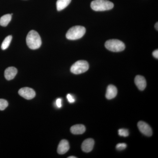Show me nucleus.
Listing matches in <instances>:
<instances>
[{"mask_svg": "<svg viewBox=\"0 0 158 158\" xmlns=\"http://www.w3.org/2000/svg\"><path fill=\"white\" fill-rule=\"evenodd\" d=\"M27 45L31 49L39 48L41 45V39L37 31L32 30L29 32L26 38Z\"/></svg>", "mask_w": 158, "mask_h": 158, "instance_id": "obj_1", "label": "nucleus"}, {"mask_svg": "<svg viewBox=\"0 0 158 158\" xmlns=\"http://www.w3.org/2000/svg\"><path fill=\"white\" fill-rule=\"evenodd\" d=\"M85 33L86 29L85 27L81 26H74L67 31L66 37L70 40H76L83 37Z\"/></svg>", "mask_w": 158, "mask_h": 158, "instance_id": "obj_2", "label": "nucleus"}, {"mask_svg": "<svg viewBox=\"0 0 158 158\" xmlns=\"http://www.w3.org/2000/svg\"><path fill=\"white\" fill-rule=\"evenodd\" d=\"M90 7L95 11H104L113 9L114 4L108 0H94L91 2Z\"/></svg>", "mask_w": 158, "mask_h": 158, "instance_id": "obj_3", "label": "nucleus"}, {"mask_svg": "<svg viewBox=\"0 0 158 158\" xmlns=\"http://www.w3.org/2000/svg\"><path fill=\"white\" fill-rule=\"evenodd\" d=\"M106 48L113 52H120L124 50L125 45L122 41L117 39L107 40L105 43Z\"/></svg>", "mask_w": 158, "mask_h": 158, "instance_id": "obj_4", "label": "nucleus"}, {"mask_svg": "<svg viewBox=\"0 0 158 158\" xmlns=\"http://www.w3.org/2000/svg\"><path fill=\"white\" fill-rule=\"evenodd\" d=\"M89 65L85 60H79L74 63L70 68V71L74 74H80L86 72L89 69Z\"/></svg>", "mask_w": 158, "mask_h": 158, "instance_id": "obj_5", "label": "nucleus"}, {"mask_svg": "<svg viewBox=\"0 0 158 158\" xmlns=\"http://www.w3.org/2000/svg\"><path fill=\"white\" fill-rule=\"evenodd\" d=\"M19 94L21 96L27 100L32 99L36 95L35 91L32 88L28 87L21 88L19 91Z\"/></svg>", "mask_w": 158, "mask_h": 158, "instance_id": "obj_6", "label": "nucleus"}, {"mask_svg": "<svg viewBox=\"0 0 158 158\" xmlns=\"http://www.w3.org/2000/svg\"><path fill=\"white\" fill-rule=\"evenodd\" d=\"M138 129L144 135L150 137L152 135V131L150 126L144 121H139L138 123Z\"/></svg>", "mask_w": 158, "mask_h": 158, "instance_id": "obj_7", "label": "nucleus"}, {"mask_svg": "<svg viewBox=\"0 0 158 158\" xmlns=\"http://www.w3.org/2000/svg\"><path fill=\"white\" fill-rule=\"evenodd\" d=\"M94 144V141L92 138L86 139L81 145L82 151L86 153L90 152L93 149Z\"/></svg>", "mask_w": 158, "mask_h": 158, "instance_id": "obj_8", "label": "nucleus"}, {"mask_svg": "<svg viewBox=\"0 0 158 158\" xmlns=\"http://www.w3.org/2000/svg\"><path fill=\"white\" fill-rule=\"evenodd\" d=\"M69 149V145L68 141L62 140L59 143L57 149V152L59 154H64L68 151Z\"/></svg>", "mask_w": 158, "mask_h": 158, "instance_id": "obj_9", "label": "nucleus"}, {"mask_svg": "<svg viewBox=\"0 0 158 158\" xmlns=\"http://www.w3.org/2000/svg\"><path fill=\"white\" fill-rule=\"evenodd\" d=\"M135 84L139 90H143L146 87V81L144 77L137 75L135 79Z\"/></svg>", "mask_w": 158, "mask_h": 158, "instance_id": "obj_10", "label": "nucleus"}, {"mask_svg": "<svg viewBox=\"0 0 158 158\" xmlns=\"http://www.w3.org/2000/svg\"><path fill=\"white\" fill-rule=\"evenodd\" d=\"M17 69L14 67L7 68L5 71V77L6 80L10 81L14 78L17 73Z\"/></svg>", "mask_w": 158, "mask_h": 158, "instance_id": "obj_11", "label": "nucleus"}, {"mask_svg": "<svg viewBox=\"0 0 158 158\" xmlns=\"http://www.w3.org/2000/svg\"><path fill=\"white\" fill-rule=\"evenodd\" d=\"M117 94V88L114 85H110L107 88L106 97L108 99L110 100L116 97Z\"/></svg>", "mask_w": 158, "mask_h": 158, "instance_id": "obj_12", "label": "nucleus"}, {"mask_svg": "<svg viewBox=\"0 0 158 158\" xmlns=\"http://www.w3.org/2000/svg\"><path fill=\"white\" fill-rule=\"evenodd\" d=\"M86 128L84 125L77 124L73 126L70 128L71 132L73 135H81L85 132Z\"/></svg>", "mask_w": 158, "mask_h": 158, "instance_id": "obj_13", "label": "nucleus"}, {"mask_svg": "<svg viewBox=\"0 0 158 158\" xmlns=\"http://www.w3.org/2000/svg\"><path fill=\"white\" fill-rule=\"evenodd\" d=\"M71 2V0H58L56 2L57 9L60 11L65 9L69 6Z\"/></svg>", "mask_w": 158, "mask_h": 158, "instance_id": "obj_14", "label": "nucleus"}, {"mask_svg": "<svg viewBox=\"0 0 158 158\" xmlns=\"http://www.w3.org/2000/svg\"><path fill=\"white\" fill-rule=\"evenodd\" d=\"M11 14H6L3 15L0 18V25L2 27H6L11 19Z\"/></svg>", "mask_w": 158, "mask_h": 158, "instance_id": "obj_15", "label": "nucleus"}, {"mask_svg": "<svg viewBox=\"0 0 158 158\" xmlns=\"http://www.w3.org/2000/svg\"><path fill=\"white\" fill-rule=\"evenodd\" d=\"M12 38V36H11V35H9V36H7V37L4 39V41H3L2 45H1V48H2L3 50H5L8 48L9 45H10V43H11Z\"/></svg>", "mask_w": 158, "mask_h": 158, "instance_id": "obj_16", "label": "nucleus"}, {"mask_svg": "<svg viewBox=\"0 0 158 158\" xmlns=\"http://www.w3.org/2000/svg\"><path fill=\"white\" fill-rule=\"evenodd\" d=\"M9 104L6 100L0 99V110H5L8 107Z\"/></svg>", "mask_w": 158, "mask_h": 158, "instance_id": "obj_17", "label": "nucleus"}, {"mask_svg": "<svg viewBox=\"0 0 158 158\" xmlns=\"http://www.w3.org/2000/svg\"><path fill=\"white\" fill-rule=\"evenodd\" d=\"M118 134L119 136L127 137L129 135L128 130L126 129H120L118 130Z\"/></svg>", "mask_w": 158, "mask_h": 158, "instance_id": "obj_18", "label": "nucleus"}, {"mask_svg": "<svg viewBox=\"0 0 158 158\" xmlns=\"http://www.w3.org/2000/svg\"><path fill=\"white\" fill-rule=\"evenodd\" d=\"M127 144L125 143H119L116 145V148L118 150L121 151L124 150L126 148Z\"/></svg>", "mask_w": 158, "mask_h": 158, "instance_id": "obj_19", "label": "nucleus"}, {"mask_svg": "<svg viewBox=\"0 0 158 158\" xmlns=\"http://www.w3.org/2000/svg\"><path fill=\"white\" fill-rule=\"evenodd\" d=\"M67 100H68V102H69L70 103H73L75 102V99L74 98L73 96L69 94H68L66 96Z\"/></svg>", "mask_w": 158, "mask_h": 158, "instance_id": "obj_20", "label": "nucleus"}, {"mask_svg": "<svg viewBox=\"0 0 158 158\" xmlns=\"http://www.w3.org/2000/svg\"><path fill=\"white\" fill-rule=\"evenodd\" d=\"M62 99L60 98H58L56 100V104L57 106L58 107V108H60L62 107Z\"/></svg>", "mask_w": 158, "mask_h": 158, "instance_id": "obj_21", "label": "nucleus"}, {"mask_svg": "<svg viewBox=\"0 0 158 158\" xmlns=\"http://www.w3.org/2000/svg\"><path fill=\"white\" fill-rule=\"evenodd\" d=\"M152 55L156 59H158V50L157 49L156 50L153 52Z\"/></svg>", "mask_w": 158, "mask_h": 158, "instance_id": "obj_22", "label": "nucleus"}, {"mask_svg": "<svg viewBox=\"0 0 158 158\" xmlns=\"http://www.w3.org/2000/svg\"><path fill=\"white\" fill-rule=\"evenodd\" d=\"M155 27L156 30L157 31H158V23H156V24H155Z\"/></svg>", "mask_w": 158, "mask_h": 158, "instance_id": "obj_23", "label": "nucleus"}, {"mask_svg": "<svg viewBox=\"0 0 158 158\" xmlns=\"http://www.w3.org/2000/svg\"><path fill=\"white\" fill-rule=\"evenodd\" d=\"M76 157L74 156H70L68 157V158H76Z\"/></svg>", "mask_w": 158, "mask_h": 158, "instance_id": "obj_24", "label": "nucleus"}]
</instances>
